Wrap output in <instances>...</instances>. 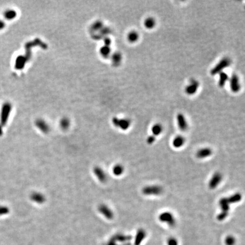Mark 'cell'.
Wrapping results in <instances>:
<instances>
[{
    "mask_svg": "<svg viewBox=\"0 0 245 245\" xmlns=\"http://www.w3.org/2000/svg\"><path fill=\"white\" fill-rule=\"evenodd\" d=\"M93 173L97 177V179L102 183H104L107 181V177L103 170L98 166L95 167L93 169Z\"/></svg>",
    "mask_w": 245,
    "mask_h": 245,
    "instance_id": "11",
    "label": "cell"
},
{
    "mask_svg": "<svg viewBox=\"0 0 245 245\" xmlns=\"http://www.w3.org/2000/svg\"><path fill=\"white\" fill-rule=\"evenodd\" d=\"M17 15V13L13 10H8L4 14L5 18L8 20L14 19Z\"/></svg>",
    "mask_w": 245,
    "mask_h": 245,
    "instance_id": "27",
    "label": "cell"
},
{
    "mask_svg": "<svg viewBox=\"0 0 245 245\" xmlns=\"http://www.w3.org/2000/svg\"><path fill=\"white\" fill-rule=\"evenodd\" d=\"M163 131V127L160 124H155L151 127V132L153 135L156 137L160 135Z\"/></svg>",
    "mask_w": 245,
    "mask_h": 245,
    "instance_id": "23",
    "label": "cell"
},
{
    "mask_svg": "<svg viewBox=\"0 0 245 245\" xmlns=\"http://www.w3.org/2000/svg\"><path fill=\"white\" fill-rule=\"evenodd\" d=\"M139 39V34L135 31H132L129 32L127 35L128 40L130 43L136 42Z\"/></svg>",
    "mask_w": 245,
    "mask_h": 245,
    "instance_id": "21",
    "label": "cell"
},
{
    "mask_svg": "<svg viewBox=\"0 0 245 245\" xmlns=\"http://www.w3.org/2000/svg\"><path fill=\"white\" fill-rule=\"evenodd\" d=\"M131 238H132L131 236L118 234L116 236H114V237H113V240H118V241H120V242H125V241L131 240Z\"/></svg>",
    "mask_w": 245,
    "mask_h": 245,
    "instance_id": "26",
    "label": "cell"
},
{
    "mask_svg": "<svg viewBox=\"0 0 245 245\" xmlns=\"http://www.w3.org/2000/svg\"><path fill=\"white\" fill-rule=\"evenodd\" d=\"M158 219L161 222H164L171 227H173L176 224V220L174 215L170 212L161 213L158 216Z\"/></svg>",
    "mask_w": 245,
    "mask_h": 245,
    "instance_id": "2",
    "label": "cell"
},
{
    "mask_svg": "<svg viewBox=\"0 0 245 245\" xmlns=\"http://www.w3.org/2000/svg\"><path fill=\"white\" fill-rule=\"evenodd\" d=\"M185 143V138L182 136H177L173 141V145L175 148H180Z\"/></svg>",
    "mask_w": 245,
    "mask_h": 245,
    "instance_id": "17",
    "label": "cell"
},
{
    "mask_svg": "<svg viewBox=\"0 0 245 245\" xmlns=\"http://www.w3.org/2000/svg\"><path fill=\"white\" fill-rule=\"evenodd\" d=\"M113 125L122 129V130H127L130 127L131 122L129 119H118V118H113Z\"/></svg>",
    "mask_w": 245,
    "mask_h": 245,
    "instance_id": "4",
    "label": "cell"
},
{
    "mask_svg": "<svg viewBox=\"0 0 245 245\" xmlns=\"http://www.w3.org/2000/svg\"><path fill=\"white\" fill-rule=\"evenodd\" d=\"M35 126L41 132L47 134L50 131L49 124L43 119H38L35 122Z\"/></svg>",
    "mask_w": 245,
    "mask_h": 245,
    "instance_id": "10",
    "label": "cell"
},
{
    "mask_svg": "<svg viewBox=\"0 0 245 245\" xmlns=\"http://www.w3.org/2000/svg\"><path fill=\"white\" fill-rule=\"evenodd\" d=\"M99 211L102 215L109 220L113 218V214L111 209L105 204H100L98 208Z\"/></svg>",
    "mask_w": 245,
    "mask_h": 245,
    "instance_id": "9",
    "label": "cell"
},
{
    "mask_svg": "<svg viewBox=\"0 0 245 245\" xmlns=\"http://www.w3.org/2000/svg\"><path fill=\"white\" fill-rule=\"evenodd\" d=\"M162 192V187L159 186H148L144 187L142 192L146 196L150 195H158Z\"/></svg>",
    "mask_w": 245,
    "mask_h": 245,
    "instance_id": "3",
    "label": "cell"
},
{
    "mask_svg": "<svg viewBox=\"0 0 245 245\" xmlns=\"http://www.w3.org/2000/svg\"><path fill=\"white\" fill-rule=\"evenodd\" d=\"M110 52H111L110 48L109 47V46H105L100 49V53L104 57H109L110 54Z\"/></svg>",
    "mask_w": 245,
    "mask_h": 245,
    "instance_id": "28",
    "label": "cell"
},
{
    "mask_svg": "<svg viewBox=\"0 0 245 245\" xmlns=\"http://www.w3.org/2000/svg\"><path fill=\"white\" fill-rule=\"evenodd\" d=\"M219 205L221 208V211L229 212L230 210V204L229 203L227 198H222L219 200Z\"/></svg>",
    "mask_w": 245,
    "mask_h": 245,
    "instance_id": "16",
    "label": "cell"
},
{
    "mask_svg": "<svg viewBox=\"0 0 245 245\" xmlns=\"http://www.w3.org/2000/svg\"><path fill=\"white\" fill-rule=\"evenodd\" d=\"M146 231L144 229H140L137 232L135 240V245H140L141 244L142 240H144L146 237Z\"/></svg>",
    "mask_w": 245,
    "mask_h": 245,
    "instance_id": "15",
    "label": "cell"
},
{
    "mask_svg": "<svg viewBox=\"0 0 245 245\" xmlns=\"http://www.w3.org/2000/svg\"><path fill=\"white\" fill-rule=\"evenodd\" d=\"M30 199L33 202L38 204H43L46 202V197L44 195L38 192H34L31 193Z\"/></svg>",
    "mask_w": 245,
    "mask_h": 245,
    "instance_id": "13",
    "label": "cell"
},
{
    "mask_svg": "<svg viewBox=\"0 0 245 245\" xmlns=\"http://www.w3.org/2000/svg\"><path fill=\"white\" fill-rule=\"evenodd\" d=\"M124 167L122 165L118 164L113 166V173L115 176H120L123 174Z\"/></svg>",
    "mask_w": 245,
    "mask_h": 245,
    "instance_id": "24",
    "label": "cell"
},
{
    "mask_svg": "<svg viewBox=\"0 0 245 245\" xmlns=\"http://www.w3.org/2000/svg\"><path fill=\"white\" fill-rule=\"evenodd\" d=\"M225 242L226 245H234L236 243V240L233 236H229L226 237Z\"/></svg>",
    "mask_w": 245,
    "mask_h": 245,
    "instance_id": "30",
    "label": "cell"
},
{
    "mask_svg": "<svg viewBox=\"0 0 245 245\" xmlns=\"http://www.w3.org/2000/svg\"><path fill=\"white\" fill-rule=\"evenodd\" d=\"M122 60V54L119 52H116L112 56V62L113 65L118 66L121 63Z\"/></svg>",
    "mask_w": 245,
    "mask_h": 245,
    "instance_id": "22",
    "label": "cell"
},
{
    "mask_svg": "<svg viewBox=\"0 0 245 245\" xmlns=\"http://www.w3.org/2000/svg\"><path fill=\"white\" fill-rule=\"evenodd\" d=\"M155 141H156V137L154 136H153V135L148 137L147 138V140H146L147 143H148V144H149V145H151V144H152L153 143H154Z\"/></svg>",
    "mask_w": 245,
    "mask_h": 245,
    "instance_id": "33",
    "label": "cell"
},
{
    "mask_svg": "<svg viewBox=\"0 0 245 245\" xmlns=\"http://www.w3.org/2000/svg\"><path fill=\"white\" fill-rule=\"evenodd\" d=\"M229 215V212L221 211L217 216V220L219 221H224Z\"/></svg>",
    "mask_w": 245,
    "mask_h": 245,
    "instance_id": "29",
    "label": "cell"
},
{
    "mask_svg": "<svg viewBox=\"0 0 245 245\" xmlns=\"http://www.w3.org/2000/svg\"><path fill=\"white\" fill-rule=\"evenodd\" d=\"M5 24L2 21H0V30L2 29L5 27Z\"/></svg>",
    "mask_w": 245,
    "mask_h": 245,
    "instance_id": "34",
    "label": "cell"
},
{
    "mask_svg": "<svg viewBox=\"0 0 245 245\" xmlns=\"http://www.w3.org/2000/svg\"><path fill=\"white\" fill-rule=\"evenodd\" d=\"M212 154V149L209 148H204L199 149L196 153V157L198 158L203 159L211 156Z\"/></svg>",
    "mask_w": 245,
    "mask_h": 245,
    "instance_id": "14",
    "label": "cell"
},
{
    "mask_svg": "<svg viewBox=\"0 0 245 245\" xmlns=\"http://www.w3.org/2000/svg\"><path fill=\"white\" fill-rule=\"evenodd\" d=\"M167 245H178V241L174 237H170L167 240Z\"/></svg>",
    "mask_w": 245,
    "mask_h": 245,
    "instance_id": "32",
    "label": "cell"
},
{
    "mask_svg": "<svg viewBox=\"0 0 245 245\" xmlns=\"http://www.w3.org/2000/svg\"><path fill=\"white\" fill-rule=\"evenodd\" d=\"M200 84L198 81L195 79H192L189 83L185 88V92L189 95L195 94L199 88Z\"/></svg>",
    "mask_w": 245,
    "mask_h": 245,
    "instance_id": "6",
    "label": "cell"
},
{
    "mask_svg": "<svg viewBox=\"0 0 245 245\" xmlns=\"http://www.w3.org/2000/svg\"><path fill=\"white\" fill-rule=\"evenodd\" d=\"M219 75V81H218V85L220 87L223 88L225 84H226L227 81L229 80V76L226 74V73L222 72Z\"/></svg>",
    "mask_w": 245,
    "mask_h": 245,
    "instance_id": "20",
    "label": "cell"
},
{
    "mask_svg": "<svg viewBox=\"0 0 245 245\" xmlns=\"http://www.w3.org/2000/svg\"><path fill=\"white\" fill-rule=\"evenodd\" d=\"M156 24V20L153 17H148L144 22V25L147 29H153Z\"/></svg>",
    "mask_w": 245,
    "mask_h": 245,
    "instance_id": "18",
    "label": "cell"
},
{
    "mask_svg": "<svg viewBox=\"0 0 245 245\" xmlns=\"http://www.w3.org/2000/svg\"><path fill=\"white\" fill-rule=\"evenodd\" d=\"M70 124H71L70 120L67 118H62L60 122V126L62 130L68 129L70 126Z\"/></svg>",
    "mask_w": 245,
    "mask_h": 245,
    "instance_id": "25",
    "label": "cell"
},
{
    "mask_svg": "<svg viewBox=\"0 0 245 245\" xmlns=\"http://www.w3.org/2000/svg\"><path fill=\"white\" fill-rule=\"evenodd\" d=\"M231 63V61L230 58L227 57H224L212 68L211 71V74L212 75H215L220 73L224 69L230 66Z\"/></svg>",
    "mask_w": 245,
    "mask_h": 245,
    "instance_id": "1",
    "label": "cell"
},
{
    "mask_svg": "<svg viewBox=\"0 0 245 245\" xmlns=\"http://www.w3.org/2000/svg\"><path fill=\"white\" fill-rule=\"evenodd\" d=\"M9 212V209L6 206H0V215H6Z\"/></svg>",
    "mask_w": 245,
    "mask_h": 245,
    "instance_id": "31",
    "label": "cell"
},
{
    "mask_svg": "<svg viewBox=\"0 0 245 245\" xmlns=\"http://www.w3.org/2000/svg\"><path fill=\"white\" fill-rule=\"evenodd\" d=\"M222 179V174L219 172H216L212 175V178L209 182V187L211 189H215L220 184Z\"/></svg>",
    "mask_w": 245,
    "mask_h": 245,
    "instance_id": "7",
    "label": "cell"
},
{
    "mask_svg": "<svg viewBox=\"0 0 245 245\" xmlns=\"http://www.w3.org/2000/svg\"><path fill=\"white\" fill-rule=\"evenodd\" d=\"M230 88L233 93H238L240 89V84L238 76L234 74L230 79Z\"/></svg>",
    "mask_w": 245,
    "mask_h": 245,
    "instance_id": "8",
    "label": "cell"
},
{
    "mask_svg": "<svg viewBox=\"0 0 245 245\" xmlns=\"http://www.w3.org/2000/svg\"><path fill=\"white\" fill-rule=\"evenodd\" d=\"M229 202V204H234V203H238L240 202L241 199H242V195L239 192L233 194L229 197L227 198Z\"/></svg>",
    "mask_w": 245,
    "mask_h": 245,
    "instance_id": "19",
    "label": "cell"
},
{
    "mask_svg": "<svg viewBox=\"0 0 245 245\" xmlns=\"http://www.w3.org/2000/svg\"><path fill=\"white\" fill-rule=\"evenodd\" d=\"M177 120L178 127L181 131H185L187 129L188 123L183 114L182 113L178 114V115L177 116Z\"/></svg>",
    "mask_w": 245,
    "mask_h": 245,
    "instance_id": "12",
    "label": "cell"
},
{
    "mask_svg": "<svg viewBox=\"0 0 245 245\" xmlns=\"http://www.w3.org/2000/svg\"><path fill=\"white\" fill-rule=\"evenodd\" d=\"M11 110V106L9 103L4 104L1 114V123L2 126H5L8 120L10 111Z\"/></svg>",
    "mask_w": 245,
    "mask_h": 245,
    "instance_id": "5",
    "label": "cell"
}]
</instances>
